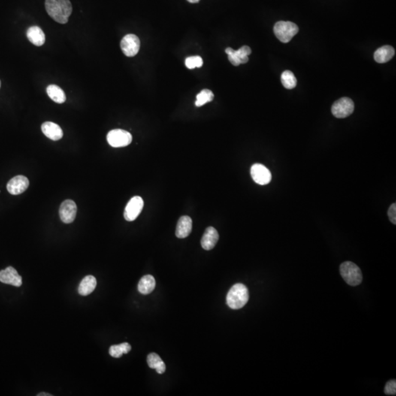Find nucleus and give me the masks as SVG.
<instances>
[{
    "label": "nucleus",
    "mask_w": 396,
    "mask_h": 396,
    "mask_svg": "<svg viewBox=\"0 0 396 396\" xmlns=\"http://www.w3.org/2000/svg\"><path fill=\"white\" fill-rule=\"evenodd\" d=\"M45 7L50 17L60 24H66L72 13L69 0H46Z\"/></svg>",
    "instance_id": "obj_1"
},
{
    "label": "nucleus",
    "mask_w": 396,
    "mask_h": 396,
    "mask_svg": "<svg viewBox=\"0 0 396 396\" xmlns=\"http://www.w3.org/2000/svg\"><path fill=\"white\" fill-rule=\"evenodd\" d=\"M226 300L227 305L230 308L239 310L247 303L249 300V291L244 284H235L228 291Z\"/></svg>",
    "instance_id": "obj_2"
},
{
    "label": "nucleus",
    "mask_w": 396,
    "mask_h": 396,
    "mask_svg": "<svg viewBox=\"0 0 396 396\" xmlns=\"http://www.w3.org/2000/svg\"><path fill=\"white\" fill-rule=\"evenodd\" d=\"M340 273L345 282L352 286H357L363 281L361 270L351 261H346L340 265Z\"/></svg>",
    "instance_id": "obj_3"
},
{
    "label": "nucleus",
    "mask_w": 396,
    "mask_h": 396,
    "mask_svg": "<svg viewBox=\"0 0 396 396\" xmlns=\"http://www.w3.org/2000/svg\"><path fill=\"white\" fill-rule=\"evenodd\" d=\"M298 32L297 25L291 22L280 21L277 22L274 27V35L284 43H288Z\"/></svg>",
    "instance_id": "obj_4"
},
{
    "label": "nucleus",
    "mask_w": 396,
    "mask_h": 396,
    "mask_svg": "<svg viewBox=\"0 0 396 396\" xmlns=\"http://www.w3.org/2000/svg\"><path fill=\"white\" fill-rule=\"evenodd\" d=\"M355 104L351 98L344 97L340 98L333 104L332 113L337 119H345L353 113Z\"/></svg>",
    "instance_id": "obj_5"
},
{
    "label": "nucleus",
    "mask_w": 396,
    "mask_h": 396,
    "mask_svg": "<svg viewBox=\"0 0 396 396\" xmlns=\"http://www.w3.org/2000/svg\"><path fill=\"white\" fill-rule=\"evenodd\" d=\"M107 142L113 148H122L128 146L132 141V136L128 131L114 129L107 134Z\"/></svg>",
    "instance_id": "obj_6"
},
{
    "label": "nucleus",
    "mask_w": 396,
    "mask_h": 396,
    "mask_svg": "<svg viewBox=\"0 0 396 396\" xmlns=\"http://www.w3.org/2000/svg\"><path fill=\"white\" fill-rule=\"evenodd\" d=\"M225 53L228 55V60L234 66L241 64H245L249 61L248 56L252 53L250 48L247 46H242L239 50H234L232 48H227Z\"/></svg>",
    "instance_id": "obj_7"
},
{
    "label": "nucleus",
    "mask_w": 396,
    "mask_h": 396,
    "mask_svg": "<svg viewBox=\"0 0 396 396\" xmlns=\"http://www.w3.org/2000/svg\"><path fill=\"white\" fill-rule=\"evenodd\" d=\"M144 206L143 198L139 196L133 197L126 205L124 211V218L128 222H132L137 219L141 213Z\"/></svg>",
    "instance_id": "obj_8"
},
{
    "label": "nucleus",
    "mask_w": 396,
    "mask_h": 396,
    "mask_svg": "<svg viewBox=\"0 0 396 396\" xmlns=\"http://www.w3.org/2000/svg\"><path fill=\"white\" fill-rule=\"evenodd\" d=\"M121 48L125 56L134 57L140 50V40L137 35L128 34L121 40Z\"/></svg>",
    "instance_id": "obj_9"
},
{
    "label": "nucleus",
    "mask_w": 396,
    "mask_h": 396,
    "mask_svg": "<svg viewBox=\"0 0 396 396\" xmlns=\"http://www.w3.org/2000/svg\"><path fill=\"white\" fill-rule=\"evenodd\" d=\"M77 212V206L75 202L72 200H66L62 202L60 207V217L64 223H71L75 219Z\"/></svg>",
    "instance_id": "obj_10"
},
{
    "label": "nucleus",
    "mask_w": 396,
    "mask_h": 396,
    "mask_svg": "<svg viewBox=\"0 0 396 396\" xmlns=\"http://www.w3.org/2000/svg\"><path fill=\"white\" fill-rule=\"evenodd\" d=\"M250 173L254 182L258 184L267 185L271 182V172L263 164H253L251 167Z\"/></svg>",
    "instance_id": "obj_11"
},
{
    "label": "nucleus",
    "mask_w": 396,
    "mask_h": 396,
    "mask_svg": "<svg viewBox=\"0 0 396 396\" xmlns=\"http://www.w3.org/2000/svg\"><path fill=\"white\" fill-rule=\"evenodd\" d=\"M30 182L28 178L24 176H17L9 181L7 189L9 193L13 195H20L28 189Z\"/></svg>",
    "instance_id": "obj_12"
},
{
    "label": "nucleus",
    "mask_w": 396,
    "mask_h": 396,
    "mask_svg": "<svg viewBox=\"0 0 396 396\" xmlns=\"http://www.w3.org/2000/svg\"><path fill=\"white\" fill-rule=\"evenodd\" d=\"M0 282L20 287L22 285V278L13 267H8L5 270L0 271Z\"/></svg>",
    "instance_id": "obj_13"
},
{
    "label": "nucleus",
    "mask_w": 396,
    "mask_h": 396,
    "mask_svg": "<svg viewBox=\"0 0 396 396\" xmlns=\"http://www.w3.org/2000/svg\"><path fill=\"white\" fill-rule=\"evenodd\" d=\"M42 132L48 138L54 141H58L63 137L62 128L59 125L53 122H45L41 125Z\"/></svg>",
    "instance_id": "obj_14"
},
{
    "label": "nucleus",
    "mask_w": 396,
    "mask_h": 396,
    "mask_svg": "<svg viewBox=\"0 0 396 396\" xmlns=\"http://www.w3.org/2000/svg\"><path fill=\"white\" fill-rule=\"evenodd\" d=\"M219 240V234L213 227H209L205 231L201 239V246L206 250H211L214 247Z\"/></svg>",
    "instance_id": "obj_15"
},
{
    "label": "nucleus",
    "mask_w": 396,
    "mask_h": 396,
    "mask_svg": "<svg viewBox=\"0 0 396 396\" xmlns=\"http://www.w3.org/2000/svg\"><path fill=\"white\" fill-rule=\"evenodd\" d=\"M192 220L189 216H183L179 219L176 226V235L179 239L186 238L192 232Z\"/></svg>",
    "instance_id": "obj_16"
},
{
    "label": "nucleus",
    "mask_w": 396,
    "mask_h": 396,
    "mask_svg": "<svg viewBox=\"0 0 396 396\" xmlns=\"http://www.w3.org/2000/svg\"><path fill=\"white\" fill-rule=\"evenodd\" d=\"M27 37L32 44L37 46L44 44L46 40L44 32L38 26L30 27L27 31Z\"/></svg>",
    "instance_id": "obj_17"
},
{
    "label": "nucleus",
    "mask_w": 396,
    "mask_h": 396,
    "mask_svg": "<svg viewBox=\"0 0 396 396\" xmlns=\"http://www.w3.org/2000/svg\"><path fill=\"white\" fill-rule=\"evenodd\" d=\"M395 55V49L391 46H384L374 53V60L378 63H385L391 61Z\"/></svg>",
    "instance_id": "obj_18"
},
{
    "label": "nucleus",
    "mask_w": 396,
    "mask_h": 396,
    "mask_svg": "<svg viewBox=\"0 0 396 396\" xmlns=\"http://www.w3.org/2000/svg\"><path fill=\"white\" fill-rule=\"evenodd\" d=\"M97 281L95 277L88 275L84 277L79 285V294L82 296H88L95 290Z\"/></svg>",
    "instance_id": "obj_19"
},
{
    "label": "nucleus",
    "mask_w": 396,
    "mask_h": 396,
    "mask_svg": "<svg viewBox=\"0 0 396 396\" xmlns=\"http://www.w3.org/2000/svg\"><path fill=\"white\" fill-rule=\"evenodd\" d=\"M156 287L155 278L150 274L143 276L138 283V291L140 294L147 295L151 294Z\"/></svg>",
    "instance_id": "obj_20"
},
{
    "label": "nucleus",
    "mask_w": 396,
    "mask_h": 396,
    "mask_svg": "<svg viewBox=\"0 0 396 396\" xmlns=\"http://www.w3.org/2000/svg\"><path fill=\"white\" fill-rule=\"evenodd\" d=\"M46 92H47L49 98L58 104H62L66 101V95H65V92L58 85H49L46 88Z\"/></svg>",
    "instance_id": "obj_21"
},
{
    "label": "nucleus",
    "mask_w": 396,
    "mask_h": 396,
    "mask_svg": "<svg viewBox=\"0 0 396 396\" xmlns=\"http://www.w3.org/2000/svg\"><path fill=\"white\" fill-rule=\"evenodd\" d=\"M147 362L149 367L152 369H155L159 374H163L165 372V364L157 354H149L147 357Z\"/></svg>",
    "instance_id": "obj_22"
},
{
    "label": "nucleus",
    "mask_w": 396,
    "mask_h": 396,
    "mask_svg": "<svg viewBox=\"0 0 396 396\" xmlns=\"http://www.w3.org/2000/svg\"><path fill=\"white\" fill-rule=\"evenodd\" d=\"M131 346L129 343H122L119 345H114L110 348V355L115 358H120L123 354H128L131 351Z\"/></svg>",
    "instance_id": "obj_23"
},
{
    "label": "nucleus",
    "mask_w": 396,
    "mask_h": 396,
    "mask_svg": "<svg viewBox=\"0 0 396 396\" xmlns=\"http://www.w3.org/2000/svg\"><path fill=\"white\" fill-rule=\"evenodd\" d=\"M281 82L286 89H294L297 86V80L291 71H285L281 75Z\"/></svg>",
    "instance_id": "obj_24"
},
{
    "label": "nucleus",
    "mask_w": 396,
    "mask_h": 396,
    "mask_svg": "<svg viewBox=\"0 0 396 396\" xmlns=\"http://www.w3.org/2000/svg\"><path fill=\"white\" fill-rule=\"evenodd\" d=\"M213 92L210 90L205 89L203 90L200 93L197 95L196 102H195V106L196 107H202V106L206 104V103L210 102L213 99Z\"/></svg>",
    "instance_id": "obj_25"
},
{
    "label": "nucleus",
    "mask_w": 396,
    "mask_h": 396,
    "mask_svg": "<svg viewBox=\"0 0 396 396\" xmlns=\"http://www.w3.org/2000/svg\"><path fill=\"white\" fill-rule=\"evenodd\" d=\"M203 59L200 56L189 57L185 61V65L189 69L200 68L203 65Z\"/></svg>",
    "instance_id": "obj_26"
},
{
    "label": "nucleus",
    "mask_w": 396,
    "mask_h": 396,
    "mask_svg": "<svg viewBox=\"0 0 396 396\" xmlns=\"http://www.w3.org/2000/svg\"><path fill=\"white\" fill-rule=\"evenodd\" d=\"M385 394L388 396H395L396 394V381L391 380L387 382L385 388Z\"/></svg>",
    "instance_id": "obj_27"
},
{
    "label": "nucleus",
    "mask_w": 396,
    "mask_h": 396,
    "mask_svg": "<svg viewBox=\"0 0 396 396\" xmlns=\"http://www.w3.org/2000/svg\"><path fill=\"white\" fill-rule=\"evenodd\" d=\"M388 217L390 220L393 224L396 225V203H393L390 206L389 210H388Z\"/></svg>",
    "instance_id": "obj_28"
},
{
    "label": "nucleus",
    "mask_w": 396,
    "mask_h": 396,
    "mask_svg": "<svg viewBox=\"0 0 396 396\" xmlns=\"http://www.w3.org/2000/svg\"><path fill=\"white\" fill-rule=\"evenodd\" d=\"M38 396H52L51 394H46V393H41V394H38Z\"/></svg>",
    "instance_id": "obj_29"
},
{
    "label": "nucleus",
    "mask_w": 396,
    "mask_h": 396,
    "mask_svg": "<svg viewBox=\"0 0 396 396\" xmlns=\"http://www.w3.org/2000/svg\"><path fill=\"white\" fill-rule=\"evenodd\" d=\"M190 3H198L200 0H187Z\"/></svg>",
    "instance_id": "obj_30"
},
{
    "label": "nucleus",
    "mask_w": 396,
    "mask_h": 396,
    "mask_svg": "<svg viewBox=\"0 0 396 396\" xmlns=\"http://www.w3.org/2000/svg\"><path fill=\"white\" fill-rule=\"evenodd\" d=\"M0 87H1V81H0Z\"/></svg>",
    "instance_id": "obj_31"
}]
</instances>
